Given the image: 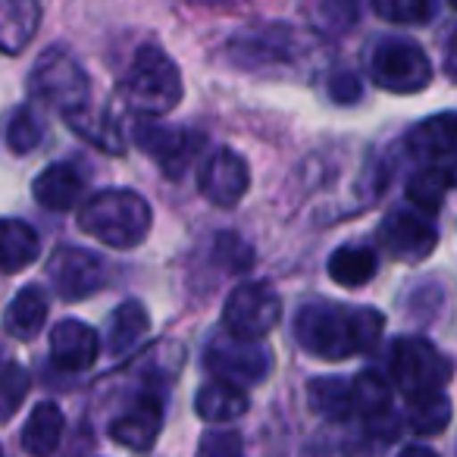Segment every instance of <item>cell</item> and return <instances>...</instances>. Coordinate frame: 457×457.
<instances>
[{
    "label": "cell",
    "mask_w": 457,
    "mask_h": 457,
    "mask_svg": "<svg viewBox=\"0 0 457 457\" xmlns=\"http://www.w3.org/2000/svg\"><path fill=\"white\" fill-rule=\"evenodd\" d=\"M386 329V317L373 307H348L332 301H311L295 317V338L313 357L348 361L370 351Z\"/></svg>",
    "instance_id": "6da1fadb"
},
{
    "label": "cell",
    "mask_w": 457,
    "mask_h": 457,
    "mask_svg": "<svg viewBox=\"0 0 457 457\" xmlns=\"http://www.w3.org/2000/svg\"><path fill=\"white\" fill-rule=\"evenodd\" d=\"M154 210L132 188H104L79 207V228L107 248L132 251L151 232Z\"/></svg>",
    "instance_id": "7a4b0ae2"
},
{
    "label": "cell",
    "mask_w": 457,
    "mask_h": 457,
    "mask_svg": "<svg viewBox=\"0 0 457 457\" xmlns=\"http://www.w3.org/2000/svg\"><path fill=\"white\" fill-rule=\"evenodd\" d=\"M120 91L132 113L151 120V116H163L179 107V101H182V76H179V66L157 45H145L135 54Z\"/></svg>",
    "instance_id": "3957f363"
},
{
    "label": "cell",
    "mask_w": 457,
    "mask_h": 457,
    "mask_svg": "<svg viewBox=\"0 0 457 457\" xmlns=\"http://www.w3.org/2000/svg\"><path fill=\"white\" fill-rule=\"evenodd\" d=\"M29 91L41 104L66 116L79 107H88L91 82L88 72L82 70V63L72 54H66L63 47H51L35 60L32 76H29Z\"/></svg>",
    "instance_id": "277c9868"
},
{
    "label": "cell",
    "mask_w": 457,
    "mask_h": 457,
    "mask_svg": "<svg viewBox=\"0 0 457 457\" xmlns=\"http://www.w3.org/2000/svg\"><path fill=\"white\" fill-rule=\"evenodd\" d=\"M370 76L382 91L417 95L432 82V63L423 47L404 38H386L370 54Z\"/></svg>",
    "instance_id": "5b68a950"
},
{
    "label": "cell",
    "mask_w": 457,
    "mask_h": 457,
    "mask_svg": "<svg viewBox=\"0 0 457 457\" xmlns=\"http://www.w3.org/2000/svg\"><path fill=\"white\" fill-rule=\"evenodd\" d=\"M279 320L282 298L267 282H242L222 307L226 332L236 338H248V342H261L263 336H270L279 326Z\"/></svg>",
    "instance_id": "8992f818"
},
{
    "label": "cell",
    "mask_w": 457,
    "mask_h": 457,
    "mask_svg": "<svg viewBox=\"0 0 457 457\" xmlns=\"http://www.w3.org/2000/svg\"><path fill=\"white\" fill-rule=\"evenodd\" d=\"M454 373V363L426 338H398L392 348V376L411 398L420 392H442Z\"/></svg>",
    "instance_id": "52a82bcc"
},
{
    "label": "cell",
    "mask_w": 457,
    "mask_h": 457,
    "mask_svg": "<svg viewBox=\"0 0 457 457\" xmlns=\"http://www.w3.org/2000/svg\"><path fill=\"white\" fill-rule=\"evenodd\" d=\"M204 367L222 382L232 386H257L267 379L273 357L261 342H248V338L236 336H216L210 338L207 351H204Z\"/></svg>",
    "instance_id": "ba28073f"
},
{
    "label": "cell",
    "mask_w": 457,
    "mask_h": 457,
    "mask_svg": "<svg viewBox=\"0 0 457 457\" xmlns=\"http://www.w3.org/2000/svg\"><path fill=\"white\" fill-rule=\"evenodd\" d=\"M298 51V32L286 22H261L236 32L226 45V57L242 70L279 66Z\"/></svg>",
    "instance_id": "9c48e42d"
},
{
    "label": "cell",
    "mask_w": 457,
    "mask_h": 457,
    "mask_svg": "<svg viewBox=\"0 0 457 457\" xmlns=\"http://www.w3.org/2000/svg\"><path fill=\"white\" fill-rule=\"evenodd\" d=\"M54 292L63 301H85L88 295L101 292L107 286V267L97 254L76 245H63L47 261Z\"/></svg>",
    "instance_id": "30bf717a"
},
{
    "label": "cell",
    "mask_w": 457,
    "mask_h": 457,
    "mask_svg": "<svg viewBox=\"0 0 457 457\" xmlns=\"http://www.w3.org/2000/svg\"><path fill=\"white\" fill-rule=\"evenodd\" d=\"M135 145H138L166 176L179 179L188 170L191 157H195L197 145H201V135L188 132V129L141 120L138 126H135Z\"/></svg>",
    "instance_id": "8fae6325"
},
{
    "label": "cell",
    "mask_w": 457,
    "mask_h": 457,
    "mask_svg": "<svg viewBox=\"0 0 457 457\" xmlns=\"http://www.w3.org/2000/svg\"><path fill=\"white\" fill-rule=\"evenodd\" d=\"M379 242L395 261L420 263L436 251L438 232L429 220L411 213V210H392L379 226Z\"/></svg>",
    "instance_id": "7c38bea8"
},
{
    "label": "cell",
    "mask_w": 457,
    "mask_h": 457,
    "mask_svg": "<svg viewBox=\"0 0 457 457\" xmlns=\"http://www.w3.org/2000/svg\"><path fill=\"white\" fill-rule=\"evenodd\" d=\"M197 188L213 207H236L251 188L248 163L236 151L220 147L197 172Z\"/></svg>",
    "instance_id": "4fadbf2b"
},
{
    "label": "cell",
    "mask_w": 457,
    "mask_h": 457,
    "mask_svg": "<svg viewBox=\"0 0 457 457\" xmlns=\"http://www.w3.org/2000/svg\"><path fill=\"white\" fill-rule=\"evenodd\" d=\"M163 429V401L160 395L145 392L110 423V438L129 451H151Z\"/></svg>",
    "instance_id": "5bb4252c"
},
{
    "label": "cell",
    "mask_w": 457,
    "mask_h": 457,
    "mask_svg": "<svg viewBox=\"0 0 457 457\" xmlns=\"http://www.w3.org/2000/svg\"><path fill=\"white\" fill-rule=\"evenodd\" d=\"M101 354V338L82 320H60L51 329V363L63 373H82L95 367Z\"/></svg>",
    "instance_id": "9a60e30c"
},
{
    "label": "cell",
    "mask_w": 457,
    "mask_h": 457,
    "mask_svg": "<svg viewBox=\"0 0 457 457\" xmlns=\"http://www.w3.org/2000/svg\"><path fill=\"white\" fill-rule=\"evenodd\" d=\"M35 201L45 210L63 213L72 210L85 195V176L72 163H51L47 170L38 172V179L32 182Z\"/></svg>",
    "instance_id": "2e32d148"
},
{
    "label": "cell",
    "mask_w": 457,
    "mask_h": 457,
    "mask_svg": "<svg viewBox=\"0 0 457 457\" xmlns=\"http://www.w3.org/2000/svg\"><path fill=\"white\" fill-rule=\"evenodd\" d=\"M41 26L38 0H0V51L22 54Z\"/></svg>",
    "instance_id": "e0dca14e"
},
{
    "label": "cell",
    "mask_w": 457,
    "mask_h": 457,
    "mask_svg": "<svg viewBox=\"0 0 457 457\" xmlns=\"http://www.w3.org/2000/svg\"><path fill=\"white\" fill-rule=\"evenodd\" d=\"M407 147L413 157L423 160L457 157V113H438L413 126L407 135Z\"/></svg>",
    "instance_id": "ac0fdd59"
},
{
    "label": "cell",
    "mask_w": 457,
    "mask_h": 457,
    "mask_svg": "<svg viewBox=\"0 0 457 457\" xmlns=\"http://www.w3.org/2000/svg\"><path fill=\"white\" fill-rule=\"evenodd\" d=\"M47 295L41 286H26L22 292H16V298L10 301L7 313H4V329L7 336L20 338V342H32L47 323Z\"/></svg>",
    "instance_id": "d6986e66"
},
{
    "label": "cell",
    "mask_w": 457,
    "mask_h": 457,
    "mask_svg": "<svg viewBox=\"0 0 457 457\" xmlns=\"http://www.w3.org/2000/svg\"><path fill=\"white\" fill-rule=\"evenodd\" d=\"M63 411H60L54 401H41L32 413H29L26 426H22L20 445L26 454L32 457H51L60 448V438H63Z\"/></svg>",
    "instance_id": "ffe728a7"
},
{
    "label": "cell",
    "mask_w": 457,
    "mask_h": 457,
    "mask_svg": "<svg viewBox=\"0 0 457 457\" xmlns=\"http://www.w3.org/2000/svg\"><path fill=\"white\" fill-rule=\"evenodd\" d=\"M41 254V238L29 222L0 220V273H20Z\"/></svg>",
    "instance_id": "44dd1931"
},
{
    "label": "cell",
    "mask_w": 457,
    "mask_h": 457,
    "mask_svg": "<svg viewBox=\"0 0 457 457\" xmlns=\"http://www.w3.org/2000/svg\"><path fill=\"white\" fill-rule=\"evenodd\" d=\"M248 392L242 386H232V382L213 379L197 392L195 411L207 423H228V420H238L248 411Z\"/></svg>",
    "instance_id": "7402d4cb"
},
{
    "label": "cell",
    "mask_w": 457,
    "mask_h": 457,
    "mask_svg": "<svg viewBox=\"0 0 457 457\" xmlns=\"http://www.w3.org/2000/svg\"><path fill=\"white\" fill-rule=\"evenodd\" d=\"M326 267H329V276L336 286L361 288L376 276L379 257H376L373 248H363V245H342L338 251H332Z\"/></svg>",
    "instance_id": "603a6c76"
},
{
    "label": "cell",
    "mask_w": 457,
    "mask_h": 457,
    "mask_svg": "<svg viewBox=\"0 0 457 457\" xmlns=\"http://www.w3.org/2000/svg\"><path fill=\"white\" fill-rule=\"evenodd\" d=\"M66 126H70L79 138H85L88 145L101 147V151H107V154L126 151L120 126H116L113 116H107V113H97V110H91V107H79V110H72V113H66Z\"/></svg>",
    "instance_id": "cb8c5ba5"
},
{
    "label": "cell",
    "mask_w": 457,
    "mask_h": 457,
    "mask_svg": "<svg viewBox=\"0 0 457 457\" xmlns=\"http://www.w3.org/2000/svg\"><path fill=\"white\" fill-rule=\"evenodd\" d=\"M147 326H151V320H147V311L141 301H126V304H120L107 326V351L113 357H122L126 351H132L135 345L145 338Z\"/></svg>",
    "instance_id": "d4e9b609"
},
{
    "label": "cell",
    "mask_w": 457,
    "mask_h": 457,
    "mask_svg": "<svg viewBox=\"0 0 457 457\" xmlns=\"http://www.w3.org/2000/svg\"><path fill=\"white\" fill-rule=\"evenodd\" d=\"M307 401H311V411L320 413L326 420H348L354 413V398H351V382L338 379V376H323V379H313L307 386Z\"/></svg>",
    "instance_id": "484cf974"
},
{
    "label": "cell",
    "mask_w": 457,
    "mask_h": 457,
    "mask_svg": "<svg viewBox=\"0 0 457 457\" xmlns=\"http://www.w3.org/2000/svg\"><path fill=\"white\" fill-rule=\"evenodd\" d=\"M407 423L417 436H438L451 423V401L445 392H420L407 398Z\"/></svg>",
    "instance_id": "4316f807"
},
{
    "label": "cell",
    "mask_w": 457,
    "mask_h": 457,
    "mask_svg": "<svg viewBox=\"0 0 457 457\" xmlns=\"http://www.w3.org/2000/svg\"><path fill=\"white\" fill-rule=\"evenodd\" d=\"M351 398H354V411L367 417L370 423L388 417L392 413V386L382 373L376 370H363L354 382H351Z\"/></svg>",
    "instance_id": "83f0119b"
},
{
    "label": "cell",
    "mask_w": 457,
    "mask_h": 457,
    "mask_svg": "<svg viewBox=\"0 0 457 457\" xmlns=\"http://www.w3.org/2000/svg\"><path fill=\"white\" fill-rule=\"evenodd\" d=\"M448 188H451L448 170H442V166H426V170L411 176V182H407V197H411L413 207L423 210V213H436V210L442 207Z\"/></svg>",
    "instance_id": "f1b7e54d"
},
{
    "label": "cell",
    "mask_w": 457,
    "mask_h": 457,
    "mask_svg": "<svg viewBox=\"0 0 457 457\" xmlns=\"http://www.w3.org/2000/svg\"><path fill=\"white\" fill-rule=\"evenodd\" d=\"M29 386H32V376L22 363L7 361L0 367V423H10L16 417L29 395Z\"/></svg>",
    "instance_id": "f546056e"
},
{
    "label": "cell",
    "mask_w": 457,
    "mask_h": 457,
    "mask_svg": "<svg viewBox=\"0 0 457 457\" xmlns=\"http://www.w3.org/2000/svg\"><path fill=\"white\" fill-rule=\"evenodd\" d=\"M373 13L398 26H423L432 20V0H373Z\"/></svg>",
    "instance_id": "4dcf8cb0"
},
{
    "label": "cell",
    "mask_w": 457,
    "mask_h": 457,
    "mask_svg": "<svg viewBox=\"0 0 457 457\" xmlns=\"http://www.w3.org/2000/svg\"><path fill=\"white\" fill-rule=\"evenodd\" d=\"M41 138H45V126H41V120L32 113V110H16L13 120H10L7 126V147L13 154H32L35 147L41 145Z\"/></svg>",
    "instance_id": "1f68e13d"
},
{
    "label": "cell",
    "mask_w": 457,
    "mask_h": 457,
    "mask_svg": "<svg viewBox=\"0 0 457 457\" xmlns=\"http://www.w3.org/2000/svg\"><path fill=\"white\" fill-rule=\"evenodd\" d=\"M357 16H361V0H320L317 4V22L329 35L348 32Z\"/></svg>",
    "instance_id": "d6a6232c"
},
{
    "label": "cell",
    "mask_w": 457,
    "mask_h": 457,
    "mask_svg": "<svg viewBox=\"0 0 457 457\" xmlns=\"http://www.w3.org/2000/svg\"><path fill=\"white\" fill-rule=\"evenodd\" d=\"M216 261L222 263V270H228V273H238V270H248L251 261H254V254H251V248L242 242L238 236H232V232H222V236H216Z\"/></svg>",
    "instance_id": "836d02e7"
},
{
    "label": "cell",
    "mask_w": 457,
    "mask_h": 457,
    "mask_svg": "<svg viewBox=\"0 0 457 457\" xmlns=\"http://www.w3.org/2000/svg\"><path fill=\"white\" fill-rule=\"evenodd\" d=\"M197 457H245L242 438H238V432L210 429V432H204V436H201Z\"/></svg>",
    "instance_id": "e575fe53"
},
{
    "label": "cell",
    "mask_w": 457,
    "mask_h": 457,
    "mask_svg": "<svg viewBox=\"0 0 457 457\" xmlns=\"http://www.w3.org/2000/svg\"><path fill=\"white\" fill-rule=\"evenodd\" d=\"M361 95H363V85H361V79H357L354 72L342 70V72H336V76L329 79V97L336 104H357V101H361Z\"/></svg>",
    "instance_id": "d590c367"
},
{
    "label": "cell",
    "mask_w": 457,
    "mask_h": 457,
    "mask_svg": "<svg viewBox=\"0 0 457 457\" xmlns=\"http://www.w3.org/2000/svg\"><path fill=\"white\" fill-rule=\"evenodd\" d=\"M445 72H448L451 82H457V32L448 38V47H445Z\"/></svg>",
    "instance_id": "8d00e7d4"
},
{
    "label": "cell",
    "mask_w": 457,
    "mask_h": 457,
    "mask_svg": "<svg viewBox=\"0 0 457 457\" xmlns=\"http://www.w3.org/2000/svg\"><path fill=\"white\" fill-rule=\"evenodd\" d=\"M398 457H438L432 448H426V445H411V448H404Z\"/></svg>",
    "instance_id": "74e56055"
},
{
    "label": "cell",
    "mask_w": 457,
    "mask_h": 457,
    "mask_svg": "<svg viewBox=\"0 0 457 457\" xmlns=\"http://www.w3.org/2000/svg\"><path fill=\"white\" fill-rule=\"evenodd\" d=\"M448 170V179H451V185H457V157L451 160V166H445Z\"/></svg>",
    "instance_id": "f35d334b"
},
{
    "label": "cell",
    "mask_w": 457,
    "mask_h": 457,
    "mask_svg": "<svg viewBox=\"0 0 457 457\" xmlns=\"http://www.w3.org/2000/svg\"><path fill=\"white\" fill-rule=\"evenodd\" d=\"M451 7H454V10H457V0H451Z\"/></svg>",
    "instance_id": "ab89813d"
},
{
    "label": "cell",
    "mask_w": 457,
    "mask_h": 457,
    "mask_svg": "<svg viewBox=\"0 0 457 457\" xmlns=\"http://www.w3.org/2000/svg\"><path fill=\"white\" fill-rule=\"evenodd\" d=\"M0 457H4V448H0Z\"/></svg>",
    "instance_id": "60d3db41"
},
{
    "label": "cell",
    "mask_w": 457,
    "mask_h": 457,
    "mask_svg": "<svg viewBox=\"0 0 457 457\" xmlns=\"http://www.w3.org/2000/svg\"><path fill=\"white\" fill-rule=\"evenodd\" d=\"M0 367H4V363H0Z\"/></svg>",
    "instance_id": "b9f144b4"
}]
</instances>
